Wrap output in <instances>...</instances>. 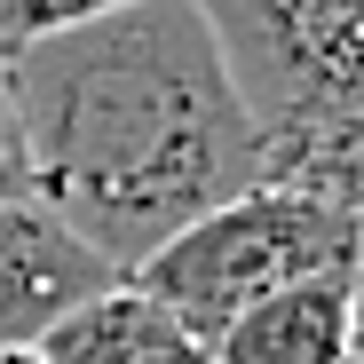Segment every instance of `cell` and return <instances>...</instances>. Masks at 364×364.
Returning a JSON list of instances; mask_svg holds the SVG:
<instances>
[{"label":"cell","instance_id":"obj_10","mask_svg":"<svg viewBox=\"0 0 364 364\" xmlns=\"http://www.w3.org/2000/svg\"><path fill=\"white\" fill-rule=\"evenodd\" d=\"M0 364H40V348H0Z\"/></svg>","mask_w":364,"mask_h":364},{"label":"cell","instance_id":"obj_9","mask_svg":"<svg viewBox=\"0 0 364 364\" xmlns=\"http://www.w3.org/2000/svg\"><path fill=\"white\" fill-rule=\"evenodd\" d=\"M341 364H364V269H356V309H348V356Z\"/></svg>","mask_w":364,"mask_h":364},{"label":"cell","instance_id":"obj_3","mask_svg":"<svg viewBox=\"0 0 364 364\" xmlns=\"http://www.w3.org/2000/svg\"><path fill=\"white\" fill-rule=\"evenodd\" d=\"M333 269H364L356 198L301 191V182H246L237 198H222L191 230H174L151 262H135L127 285L151 293L182 333L214 341L262 293L301 285V277H333Z\"/></svg>","mask_w":364,"mask_h":364},{"label":"cell","instance_id":"obj_4","mask_svg":"<svg viewBox=\"0 0 364 364\" xmlns=\"http://www.w3.org/2000/svg\"><path fill=\"white\" fill-rule=\"evenodd\" d=\"M119 285L48 206H0V348H40L55 317H72L87 293Z\"/></svg>","mask_w":364,"mask_h":364},{"label":"cell","instance_id":"obj_1","mask_svg":"<svg viewBox=\"0 0 364 364\" xmlns=\"http://www.w3.org/2000/svg\"><path fill=\"white\" fill-rule=\"evenodd\" d=\"M0 72L32 206H48L111 277L262 182V127L198 0L111 9L80 32L9 48Z\"/></svg>","mask_w":364,"mask_h":364},{"label":"cell","instance_id":"obj_6","mask_svg":"<svg viewBox=\"0 0 364 364\" xmlns=\"http://www.w3.org/2000/svg\"><path fill=\"white\" fill-rule=\"evenodd\" d=\"M40 364H214L198 333H182L151 293L127 277L87 293L72 317H55L40 333Z\"/></svg>","mask_w":364,"mask_h":364},{"label":"cell","instance_id":"obj_2","mask_svg":"<svg viewBox=\"0 0 364 364\" xmlns=\"http://www.w3.org/2000/svg\"><path fill=\"white\" fill-rule=\"evenodd\" d=\"M262 127V182L356 198L364 182V0H198Z\"/></svg>","mask_w":364,"mask_h":364},{"label":"cell","instance_id":"obj_5","mask_svg":"<svg viewBox=\"0 0 364 364\" xmlns=\"http://www.w3.org/2000/svg\"><path fill=\"white\" fill-rule=\"evenodd\" d=\"M348 309H356V269L301 277L262 293L254 309H237L206 356L214 364H341L348 356Z\"/></svg>","mask_w":364,"mask_h":364},{"label":"cell","instance_id":"obj_8","mask_svg":"<svg viewBox=\"0 0 364 364\" xmlns=\"http://www.w3.org/2000/svg\"><path fill=\"white\" fill-rule=\"evenodd\" d=\"M32 198V166H24V135H16V103H9V72H0V206Z\"/></svg>","mask_w":364,"mask_h":364},{"label":"cell","instance_id":"obj_7","mask_svg":"<svg viewBox=\"0 0 364 364\" xmlns=\"http://www.w3.org/2000/svg\"><path fill=\"white\" fill-rule=\"evenodd\" d=\"M111 9H135V0H0V55L32 48V40H55V32H80Z\"/></svg>","mask_w":364,"mask_h":364},{"label":"cell","instance_id":"obj_11","mask_svg":"<svg viewBox=\"0 0 364 364\" xmlns=\"http://www.w3.org/2000/svg\"><path fill=\"white\" fill-rule=\"evenodd\" d=\"M356 214H364V182H356Z\"/></svg>","mask_w":364,"mask_h":364}]
</instances>
